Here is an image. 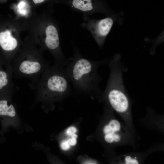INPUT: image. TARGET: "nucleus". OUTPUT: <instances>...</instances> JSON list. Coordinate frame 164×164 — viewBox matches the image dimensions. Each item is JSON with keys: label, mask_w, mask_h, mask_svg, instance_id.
Wrapping results in <instances>:
<instances>
[{"label": "nucleus", "mask_w": 164, "mask_h": 164, "mask_svg": "<svg viewBox=\"0 0 164 164\" xmlns=\"http://www.w3.org/2000/svg\"><path fill=\"white\" fill-rule=\"evenodd\" d=\"M114 141L115 142H118L120 140V137L119 135L114 133L113 134Z\"/></svg>", "instance_id": "17"}, {"label": "nucleus", "mask_w": 164, "mask_h": 164, "mask_svg": "<svg viewBox=\"0 0 164 164\" xmlns=\"http://www.w3.org/2000/svg\"><path fill=\"white\" fill-rule=\"evenodd\" d=\"M123 13L112 14L99 20L90 19L85 26L91 33L100 48L103 46L105 40L114 23H121Z\"/></svg>", "instance_id": "3"}, {"label": "nucleus", "mask_w": 164, "mask_h": 164, "mask_svg": "<svg viewBox=\"0 0 164 164\" xmlns=\"http://www.w3.org/2000/svg\"><path fill=\"white\" fill-rule=\"evenodd\" d=\"M77 131L76 129L73 127H71L67 129L66 133L69 135L72 136Z\"/></svg>", "instance_id": "14"}, {"label": "nucleus", "mask_w": 164, "mask_h": 164, "mask_svg": "<svg viewBox=\"0 0 164 164\" xmlns=\"http://www.w3.org/2000/svg\"><path fill=\"white\" fill-rule=\"evenodd\" d=\"M15 114V109L12 104L8 105L5 100L0 101V115L13 117Z\"/></svg>", "instance_id": "8"}, {"label": "nucleus", "mask_w": 164, "mask_h": 164, "mask_svg": "<svg viewBox=\"0 0 164 164\" xmlns=\"http://www.w3.org/2000/svg\"><path fill=\"white\" fill-rule=\"evenodd\" d=\"M17 44L16 39L12 36L10 30H7L0 32V46L3 50H12L16 48Z\"/></svg>", "instance_id": "7"}, {"label": "nucleus", "mask_w": 164, "mask_h": 164, "mask_svg": "<svg viewBox=\"0 0 164 164\" xmlns=\"http://www.w3.org/2000/svg\"><path fill=\"white\" fill-rule=\"evenodd\" d=\"M61 147L63 150H67L70 148V145L67 140L63 142L61 144Z\"/></svg>", "instance_id": "13"}, {"label": "nucleus", "mask_w": 164, "mask_h": 164, "mask_svg": "<svg viewBox=\"0 0 164 164\" xmlns=\"http://www.w3.org/2000/svg\"><path fill=\"white\" fill-rule=\"evenodd\" d=\"M70 83L65 67L55 65L45 70L41 90L46 96L60 97L71 93Z\"/></svg>", "instance_id": "2"}, {"label": "nucleus", "mask_w": 164, "mask_h": 164, "mask_svg": "<svg viewBox=\"0 0 164 164\" xmlns=\"http://www.w3.org/2000/svg\"><path fill=\"white\" fill-rule=\"evenodd\" d=\"M47 64L42 63L39 62L30 60L23 61L19 64V71L26 75H32L46 69Z\"/></svg>", "instance_id": "6"}, {"label": "nucleus", "mask_w": 164, "mask_h": 164, "mask_svg": "<svg viewBox=\"0 0 164 164\" xmlns=\"http://www.w3.org/2000/svg\"><path fill=\"white\" fill-rule=\"evenodd\" d=\"M125 163L126 164H138V162L135 159H132L130 156H127L125 159Z\"/></svg>", "instance_id": "11"}, {"label": "nucleus", "mask_w": 164, "mask_h": 164, "mask_svg": "<svg viewBox=\"0 0 164 164\" xmlns=\"http://www.w3.org/2000/svg\"><path fill=\"white\" fill-rule=\"evenodd\" d=\"M73 57L65 67L70 83L77 91L92 95L101 93L100 85L102 80L98 73L99 67L108 64V59L92 61L82 56L77 49Z\"/></svg>", "instance_id": "1"}, {"label": "nucleus", "mask_w": 164, "mask_h": 164, "mask_svg": "<svg viewBox=\"0 0 164 164\" xmlns=\"http://www.w3.org/2000/svg\"><path fill=\"white\" fill-rule=\"evenodd\" d=\"M111 129L114 132L119 131L120 129L121 126L120 123L116 120H112L109 122L108 125Z\"/></svg>", "instance_id": "10"}, {"label": "nucleus", "mask_w": 164, "mask_h": 164, "mask_svg": "<svg viewBox=\"0 0 164 164\" xmlns=\"http://www.w3.org/2000/svg\"><path fill=\"white\" fill-rule=\"evenodd\" d=\"M67 141L69 143L70 145L72 146L75 145L77 143V140L76 139L71 138L67 140Z\"/></svg>", "instance_id": "16"}, {"label": "nucleus", "mask_w": 164, "mask_h": 164, "mask_svg": "<svg viewBox=\"0 0 164 164\" xmlns=\"http://www.w3.org/2000/svg\"><path fill=\"white\" fill-rule=\"evenodd\" d=\"M45 33V43L46 47L50 50H56L62 58L66 59L60 49L59 35L56 27L52 25L48 26Z\"/></svg>", "instance_id": "5"}, {"label": "nucleus", "mask_w": 164, "mask_h": 164, "mask_svg": "<svg viewBox=\"0 0 164 164\" xmlns=\"http://www.w3.org/2000/svg\"><path fill=\"white\" fill-rule=\"evenodd\" d=\"M66 3L75 10L85 13L113 14L103 0H67Z\"/></svg>", "instance_id": "4"}, {"label": "nucleus", "mask_w": 164, "mask_h": 164, "mask_svg": "<svg viewBox=\"0 0 164 164\" xmlns=\"http://www.w3.org/2000/svg\"><path fill=\"white\" fill-rule=\"evenodd\" d=\"M113 134L110 133L105 134L104 139L106 142L108 143H111L114 141L113 136Z\"/></svg>", "instance_id": "12"}, {"label": "nucleus", "mask_w": 164, "mask_h": 164, "mask_svg": "<svg viewBox=\"0 0 164 164\" xmlns=\"http://www.w3.org/2000/svg\"><path fill=\"white\" fill-rule=\"evenodd\" d=\"M45 0H33V2L36 4L39 3L43 2Z\"/></svg>", "instance_id": "18"}, {"label": "nucleus", "mask_w": 164, "mask_h": 164, "mask_svg": "<svg viewBox=\"0 0 164 164\" xmlns=\"http://www.w3.org/2000/svg\"><path fill=\"white\" fill-rule=\"evenodd\" d=\"M72 138L76 139L77 137V136L76 134H73L72 135Z\"/></svg>", "instance_id": "19"}, {"label": "nucleus", "mask_w": 164, "mask_h": 164, "mask_svg": "<svg viewBox=\"0 0 164 164\" xmlns=\"http://www.w3.org/2000/svg\"><path fill=\"white\" fill-rule=\"evenodd\" d=\"M103 132L105 134L110 133H114V132L113 131L108 125L104 126L103 128Z\"/></svg>", "instance_id": "15"}, {"label": "nucleus", "mask_w": 164, "mask_h": 164, "mask_svg": "<svg viewBox=\"0 0 164 164\" xmlns=\"http://www.w3.org/2000/svg\"><path fill=\"white\" fill-rule=\"evenodd\" d=\"M7 74L4 71H0V90L6 86L8 82Z\"/></svg>", "instance_id": "9"}]
</instances>
